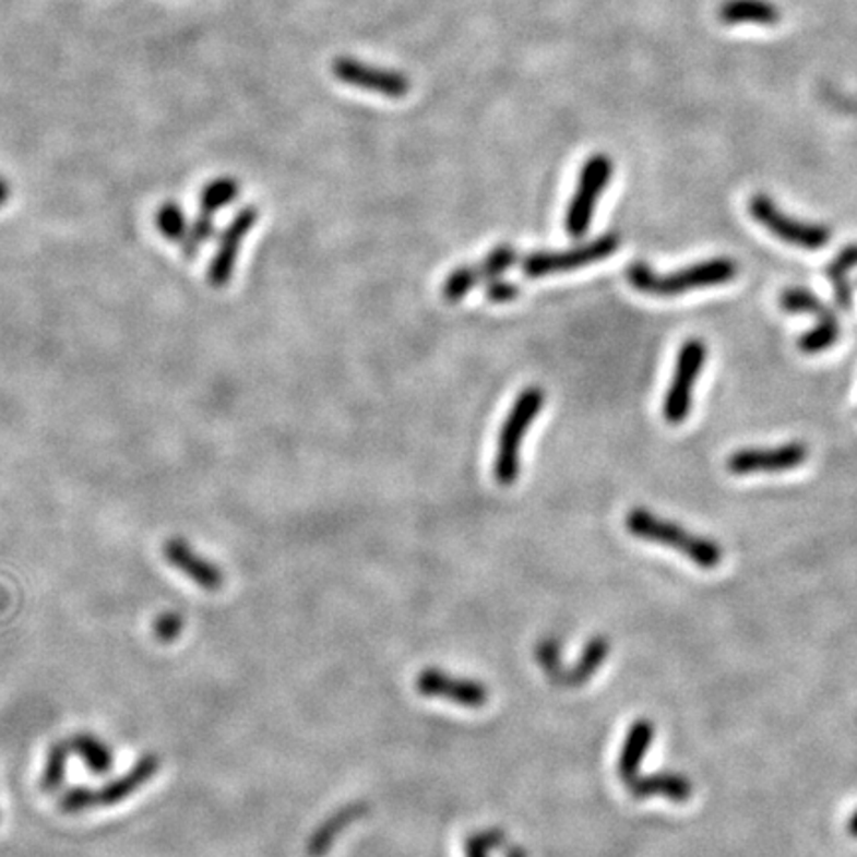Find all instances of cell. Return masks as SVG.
I'll use <instances>...</instances> for the list:
<instances>
[{"mask_svg": "<svg viewBox=\"0 0 857 857\" xmlns=\"http://www.w3.org/2000/svg\"><path fill=\"white\" fill-rule=\"evenodd\" d=\"M738 274V264L733 259H711V261L697 262L681 271L671 274H657L647 262H631L626 271V276L635 290L650 296H677L691 290L711 288L718 284L735 281Z\"/></svg>", "mask_w": 857, "mask_h": 857, "instance_id": "1", "label": "cell"}, {"mask_svg": "<svg viewBox=\"0 0 857 857\" xmlns=\"http://www.w3.org/2000/svg\"><path fill=\"white\" fill-rule=\"evenodd\" d=\"M626 528L645 543L674 548L677 552L683 554L685 558H689L693 564L705 570H713L723 560V548L718 544L709 540L705 536H697L693 532L685 531L683 526L659 519L645 509H633L626 516Z\"/></svg>", "mask_w": 857, "mask_h": 857, "instance_id": "2", "label": "cell"}, {"mask_svg": "<svg viewBox=\"0 0 857 857\" xmlns=\"http://www.w3.org/2000/svg\"><path fill=\"white\" fill-rule=\"evenodd\" d=\"M544 391L528 388L522 391L504 419L499 435V449L495 456V478L502 487H511L521 473V447L531 429L532 421L543 412Z\"/></svg>", "mask_w": 857, "mask_h": 857, "instance_id": "3", "label": "cell"}, {"mask_svg": "<svg viewBox=\"0 0 857 857\" xmlns=\"http://www.w3.org/2000/svg\"><path fill=\"white\" fill-rule=\"evenodd\" d=\"M611 175H614V162L606 153H596L584 164L574 197L566 211V230L570 237L582 239L590 230L597 199L604 195L606 187L611 181Z\"/></svg>", "mask_w": 857, "mask_h": 857, "instance_id": "4", "label": "cell"}, {"mask_svg": "<svg viewBox=\"0 0 857 857\" xmlns=\"http://www.w3.org/2000/svg\"><path fill=\"white\" fill-rule=\"evenodd\" d=\"M706 344L703 340H687L675 364L674 380L665 393L663 402V419L667 424H683L691 412L694 383L705 368Z\"/></svg>", "mask_w": 857, "mask_h": 857, "instance_id": "5", "label": "cell"}, {"mask_svg": "<svg viewBox=\"0 0 857 857\" xmlns=\"http://www.w3.org/2000/svg\"><path fill=\"white\" fill-rule=\"evenodd\" d=\"M619 245L621 240L618 235L609 233L575 249L560 250V252H532L522 262V274L526 278H543L550 274L575 271L608 259L619 249Z\"/></svg>", "mask_w": 857, "mask_h": 857, "instance_id": "6", "label": "cell"}, {"mask_svg": "<svg viewBox=\"0 0 857 857\" xmlns=\"http://www.w3.org/2000/svg\"><path fill=\"white\" fill-rule=\"evenodd\" d=\"M749 211L754 221H759L762 227L769 228L776 239L784 240L794 247H800V249H822L832 237V230L824 225L804 223L798 218L784 215L771 197L762 195V193L750 199Z\"/></svg>", "mask_w": 857, "mask_h": 857, "instance_id": "7", "label": "cell"}, {"mask_svg": "<svg viewBox=\"0 0 857 857\" xmlns=\"http://www.w3.org/2000/svg\"><path fill=\"white\" fill-rule=\"evenodd\" d=\"M259 217H261V213L257 206H242L235 218L228 223V227L223 230L215 257L206 271V281L213 288H225L230 283L235 269H237L240 249L245 245V239L249 237L250 230L257 227Z\"/></svg>", "mask_w": 857, "mask_h": 857, "instance_id": "8", "label": "cell"}, {"mask_svg": "<svg viewBox=\"0 0 857 857\" xmlns=\"http://www.w3.org/2000/svg\"><path fill=\"white\" fill-rule=\"evenodd\" d=\"M332 72L342 84L376 92V94L388 96V98H405L412 90L409 78L400 70L369 66L361 60H356V58H347V56L336 58L332 62Z\"/></svg>", "mask_w": 857, "mask_h": 857, "instance_id": "9", "label": "cell"}, {"mask_svg": "<svg viewBox=\"0 0 857 857\" xmlns=\"http://www.w3.org/2000/svg\"><path fill=\"white\" fill-rule=\"evenodd\" d=\"M516 259H519L516 250L509 247V245H500L497 249L490 250L489 254L478 264L459 266V269L451 272L447 276L445 283H443L441 294H443L447 302H459L473 288H477L478 284L497 281L500 274H504V272L511 269Z\"/></svg>", "mask_w": 857, "mask_h": 857, "instance_id": "10", "label": "cell"}, {"mask_svg": "<svg viewBox=\"0 0 857 857\" xmlns=\"http://www.w3.org/2000/svg\"><path fill=\"white\" fill-rule=\"evenodd\" d=\"M415 687L424 697L443 699V701L467 706V709H480V706L487 705L490 699L487 685L475 681V679H467V677L445 674L441 669H425L417 677Z\"/></svg>", "mask_w": 857, "mask_h": 857, "instance_id": "11", "label": "cell"}, {"mask_svg": "<svg viewBox=\"0 0 857 857\" xmlns=\"http://www.w3.org/2000/svg\"><path fill=\"white\" fill-rule=\"evenodd\" d=\"M808 459V447L804 443H786L776 449H742L728 456L727 468L733 475L752 473H781L800 467Z\"/></svg>", "mask_w": 857, "mask_h": 857, "instance_id": "12", "label": "cell"}, {"mask_svg": "<svg viewBox=\"0 0 857 857\" xmlns=\"http://www.w3.org/2000/svg\"><path fill=\"white\" fill-rule=\"evenodd\" d=\"M164 556L167 564L174 566L185 578L195 582L197 586L205 592H218L225 586V574L217 564L203 558L191 544L181 536L169 538L164 546Z\"/></svg>", "mask_w": 857, "mask_h": 857, "instance_id": "13", "label": "cell"}, {"mask_svg": "<svg viewBox=\"0 0 857 857\" xmlns=\"http://www.w3.org/2000/svg\"><path fill=\"white\" fill-rule=\"evenodd\" d=\"M635 800L647 798H665L671 802H687L693 796V784L679 772H657L652 776H635L630 784H626Z\"/></svg>", "mask_w": 857, "mask_h": 857, "instance_id": "14", "label": "cell"}, {"mask_svg": "<svg viewBox=\"0 0 857 857\" xmlns=\"http://www.w3.org/2000/svg\"><path fill=\"white\" fill-rule=\"evenodd\" d=\"M159 766H162V760L157 759L155 754L142 757L133 764V769L130 772L121 774L120 778L108 782L106 786H102V788L96 790L99 808L116 806V804L128 800L130 796H133L147 782L152 781L155 772L159 771Z\"/></svg>", "mask_w": 857, "mask_h": 857, "instance_id": "15", "label": "cell"}, {"mask_svg": "<svg viewBox=\"0 0 857 857\" xmlns=\"http://www.w3.org/2000/svg\"><path fill=\"white\" fill-rule=\"evenodd\" d=\"M653 740H655V725L652 721L640 718L631 725L618 759V776L623 784H630L640 774L641 762L652 749Z\"/></svg>", "mask_w": 857, "mask_h": 857, "instance_id": "16", "label": "cell"}, {"mask_svg": "<svg viewBox=\"0 0 857 857\" xmlns=\"http://www.w3.org/2000/svg\"><path fill=\"white\" fill-rule=\"evenodd\" d=\"M368 814V804L354 802L340 808L337 812L326 818L322 824L318 825L314 834L308 840V856L324 857L330 847L336 844L340 834H344L349 825L358 822L359 818Z\"/></svg>", "mask_w": 857, "mask_h": 857, "instance_id": "17", "label": "cell"}, {"mask_svg": "<svg viewBox=\"0 0 857 857\" xmlns=\"http://www.w3.org/2000/svg\"><path fill=\"white\" fill-rule=\"evenodd\" d=\"M716 16L727 26H738V24L774 26L781 22L782 11L771 0H725L718 7Z\"/></svg>", "mask_w": 857, "mask_h": 857, "instance_id": "18", "label": "cell"}, {"mask_svg": "<svg viewBox=\"0 0 857 857\" xmlns=\"http://www.w3.org/2000/svg\"><path fill=\"white\" fill-rule=\"evenodd\" d=\"M609 652H611V643L606 635L592 638L587 641L586 647L580 655V659L575 662L574 667H570V669L564 667L554 685L568 687V689L584 687L597 674V669L608 662Z\"/></svg>", "mask_w": 857, "mask_h": 857, "instance_id": "19", "label": "cell"}, {"mask_svg": "<svg viewBox=\"0 0 857 857\" xmlns=\"http://www.w3.org/2000/svg\"><path fill=\"white\" fill-rule=\"evenodd\" d=\"M72 752L84 760L86 769L94 774H108L114 769V750L102 738L90 733H80L70 740Z\"/></svg>", "mask_w": 857, "mask_h": 857, "instance_id": "20", "label": "cell"}, {"mask_svg": "<svg viewBox=\"0 0 857 857\" xmlns=\"http://www.w3.org/2000/svg\"><path fill=\"white\" fill-rule=\"evenodd\" d=\"M857 266V245H852L847 249L842 250L834 261L830 262V266L825 269V276L830 278V283L834 286V294H836V302L840 308L844 310H852L854 305V294H852V286L847 281V272Z\"/></svg>", "mask_w": 857, "mask_h": 857, "instance_id": "21", "label": "cell"}, {"mask_svg": "<svg viewBox=\"0 0 857 857\" xmlns=\"http://www.w3.org/2000/svg\"><path fill=\"white\" fill-rule=\"evenodd\" d=\"M70 752H72V745L66 742V740H56V742L50 745L48 754H46V762H44L43 778H40V786H43L44 793H56V790L62 788L66 771H68Z\"/></svg>", "mask_w": 857, "mask_h": 857, "instance_id": "22", "label": "cell"}, {"mask_svg": "<svg viewBox=\"0 0 857 857\" xmlns=\"http://www.w3.org/2000/svg\"><path fill=\"white\" fill-rule=\"evenodd\" d=\"M239 193L240 185L233 177H221V179L211 181L201 191V199H199L201 213L215 217V213L230 205L239 197Z\"/></svg>", "mask_w": 857, "mask_h": 857, "instance_id": "23", "label": "cell"}, {"mask_svg": "<svg viewBox=\"0 0 857 857\" xmlns=\"http://www.w3.org/2000/svg\"><path fill=\"white\" fill-rule=\"evenodd\" d=\"M781 306L786 312H793V314H802V312L804 314H814L818 316V320H824L828 316L834 314L816 294L806 290V288H798V286L786 288L782 293Z\"/></svg>", "mask_w": 857, "mask_h": 857, "instance_id": "24", "label": "cell"}, {"mask_svg": "<svg viewBox=\"0 0 857 857\" xmlns=\"http://www.w3.org/2000/svg\"><path fill=\"white\" fill-rule=\"evenodd\" d=\"M837 337H840V322H837L836 316L832 314L824 320H818V326L806 332L798 340V346L804 354H822L828 347L836 344Z\"/></svg>", "mask_w": 857, "mask_h": 857, "instance_id": "25", "label": "cell"}, {"mask_svg": "<svg viewBox=\"0 0 857 857\" xmlns=\"http://www.w3.org/2000/svg\"><path fill=\"white\" fill-rule=\"evenodd\" d=\"M155 227L171 242H183L189 230V223L185 217L183 209L177 203H164L155 213Z\"/></svg>", "mask_w": 857, "mask_h": 857, "instance_id": "26", "label": "cell"}, {"mask_svg": "<svg viewBox=\"0 0 857 857\" xmlns=\"http://www.w3.org/2000/svg\"><path fill=\"white\" fill-rule=\"evenodd\" d=\"M58 808L60 812L66 816L86 814L99 808L98 794L94 788H86V786H74L68 788L60 800H58Z\"/></svg>", "mask_w": 857, "mask_h": 857, "instance_id": "27", "label": "cell"}, {"mask_svg": "<svg viewBox=\"0 0 857 857\" xmlns=\"http://www.w3.org/2000/svg\"><path fill=\"white\" fill-rule=\"evenodd\" d=\"M534 659L540 665L546 677L556 683V679L562 674L564 669V662H562V643L554 638H544L536 650H534Z\"/></svg>", "mask_w": 857, "mask_h": 857, "instance_id": "28", "label": "cell"}, {"mask_svg": "<svg viewBox=\"0 0 857 857\" xmlns=\"http://www.w3.org/2000/svg\"><path fill=\"white\" fill-rule=\"evenodd\" d=\"M213 233H215V217L206 215V213H199L195 221L189 225V230L181 242L185 257L195 259L197 252L201 250L206 240L213 237Z\"/></svg>", "mask_w": 857, "mask_h": 857, "instance_id": "29", "label": "cell"}, {"mask_svg": "<svg viewBox=\"0 0 857 857\" xmlns=\"http://www.w3.org/2000/svg\"><path fill=\"white\" fill-rule=\"evenodd\" d=\"M504 842H507V837H504V832L499 830V828L478 832L475 836L468 837L467 844H465V856L489 857L490 852L500 849V847L504 846Z\"/></svg>", "mask_w": 857, "mask_h": 857, "instance_id": "30", "label": "cell"}, {"mask_svg": "<svg viewBox=\"0 0 857 857\" xmlns=\"http://www.w3.org/2000/svg\"><path fill=\"white\" fill-rule=\"evenodd\" d=\"M183 628L185 621L181 614L164 611L153 621V635H155V640L162 641V643H174L175 640H179Z\"/></svg>", "mask_w": 857, "mask_h": 857, "instance_id": "31", "label": "cell"}, {"mask_svg": "<svg viewBox=\"0 0 857 857\" xmlns=\"http://www.w3.org/2000/svg\"><path fill=\"white\" fill-rule=\"evenodd\" d=\"M485 294H487L490 302L504 305V302H512L521 294V286L514 283H507V281H490Z\"/></svg>", "mask_w": 857, "mask_h": 857, "instance_id": "32", "label": "cell"}, {"mask_svg": "<svg viewBox=\"0 0 857 857\" xmlns=\"http://www.w3.org/2000/svg\"><path fill=\"white\" fill-rule=\"evenodd\" d=\"M9 195H11V187L7 183V179L0 177V206L9 201Z\"/></svg>", "mask_w": 857, "mask_h": 857, "instance_id": "33", "label": "cell"}, {"mask_svg": "<svg viewBox=\"0 0 857 857\" xmlns=\"http://www.w3.org/2000/svg\"><path fill=\"white\" fill-rule=\"evenodd\" d=\"M847 832H849V836L857 837V812L856 814L849 818V824H847Z\"/></svg>", "mask_w": 857, "mask_h": 857, "instance_id": "34", "label": "cell"}, {"mask_svg": "<svg viewBox=\"0 0 857 857\" xmlns=\"http://www.w3.org/2000/svg\"><path fill=\"white\" fill-rule=\"evenodd\" d=\"M507 857H526V852L521 847H511V849H507Z\"/></svg>", "mask_w": 857, "mask_h": 857, "instance_id": "35", "label": "cell"}]
</instances>
